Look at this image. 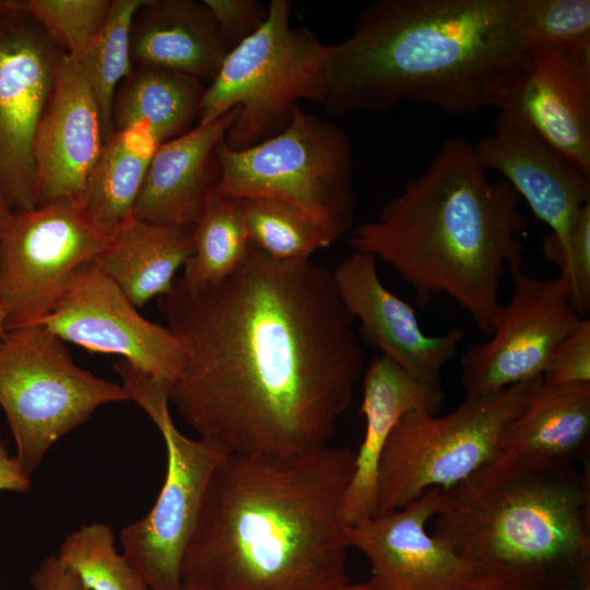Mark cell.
<instances>
[{"label": "cell", "instance_id": "6da1fadb", "mask_svg": "<svg viewBox=\"0 0 590 590\" xmlns=\"http://www.w3.org/2000/svg\"><path fill=\"white\" fill-rule=\"evenodd\" d=\"M157 307L182 349L169 402L198 437L228 455L330 445L366 367L331 271L250 243L227 278L178 279Z\"/></svg>", "mask_w": 590, "mask_h": 590}, {"label": "cell", "instance_id": "7a4b0ae2", "mask_svg": "<svg viewBox=\"0 0 590 590\" xmlns=\"http://www.w3.org/2000/svg\"><path fill=\"white\" fill-rule=\"evenodd\" d=\"M350 447L292 456L227 455L182 563L205 590H343L351 579L343 500Z\"/></svg>", "mask_w": 590, "mask_h": 590}, {"label": "cell", "instance_id": "3957f363", "mask_svg": "<svg viewBox=\"0 0 590 590\" xmlns=\"http://www.w3.org/2000/svg\"><path fill=\"white\" fill-rule=\"evenodd\" d=\"M527 0H375L352 34L329 45L331 115L410 102L464 115L499 109L524 72Z\"/></svg>", "mask_w": 590, "mask_h": 590}, {"label": "cell", "instance_id": "277c9868", "mask_svg": "<svg viewBox=\"0 0 590 590\" xmlns=\"http://www.w3.org/2000/svg\"><path fill=\"white\" fill-rule=\"evenodd\" d=\"M520 203L506 180L488 178L474 144L457 135L374 221L352 232L350 244L389 264L418 304L446 295L491 335L502 280L524 267L520 235L528 220Z\"/></svg>", "mask_w": 590, "mask_h": 590}, {"label": "cell", "instance_id": "5b68a950", "mask_svg": "<svg viewBox=\"0 0 590 590\" xmlns=\"http://www.w3.org/2000/svg\"><path fill=\"white\" fill-rule=\"evenodd\" d=\"M433 534L502 588L570 590L590 566L589 469L494 459L444 492Z\"/></svg>", "mask_w": 590, "mask_h": 590}, {"label": "cell", "instance_id": "8992f818", "mask_svg": "<svg viewBox=\"0 0 590 590\" xmlns=\"http://www.w3.org/2000/svg\"><path fill=\"white\" fill-rule=\"evenodd\" d=\"M290 15L288 0H272L263 24L229 49L204 88L198 123L238 108L224 140L233 150L278 134L299 101L322 102L329 45L306 26H292Z\"/></svg>", "mask_w": 590, "mask_h": 590}, {"label": "cell", "instance_id": "52a82bcc", "mask_svg": "<svg viewBox=\"0 0 590 590\" xmlns=\"http://www.w3.org/2000/svg\"><path fill=\"white\" fill-rule=\"evenodd\" d=\"M541 384L540 376L491 394L464 397L441 416L420 411L402 415L379 460L376 515L403 508L429 488L447 492L492 462L505 429Z\"/></svg>", "mask_w": 590, "mask_h": 590}, {"label": "cell", "instance_id": "ba28073f", "mask_svg": "<svg viewBox=\"0 0 590 590\" xmlns=\"http://www.w3.org/2000/svg\"><path fill=\"white\" fill-rule=\"evenodd\" d=\"M217 156L216 194L291 203L316 219L334 240L352 226V150L339 125L307 114L298 105L278 134L240 150L223 141Z\"/></svg>", "mask_w": 590, "mask_h": 590}, {"label": "cell", "instance_id": "9c48e42d", "mask_svg": "<svg viewBox=\"0 0 590 590\" xmlns=\"http://www.w3.org/2000/svg\"><path fill=\"white\" fill-rule=\"evenodd\" d=\"M114 369L129 400L160 430L166 449V473L157 498L142 518L120 533L122 553L150 590H181L184 557L196 529L211 479L228 455L219 445L184 435L169 411V384L125 359Z\"/></svg>", "mask_w": 590, "mask_h": 590}, {"label": "cell", "instance_id": "30bf717a", "mask_svg": "<svg viewBox=\"0 0 590 590\" xmlns=\"http://www.w3.org/2000/svg\"><path fill=\"white\" fill-rule=\"evenodd\" d=\"M123 401L121 385L79 367L42 323L9 329L0 341V406L30 476L56 441L99 406Z\"/></svg>", "mask_w": 590, "mask_h": 590}, {"label": "cell", "instance_id": "8fae6325", "mask_svg": "<svg viewBox=\"0 0 590 590\" xmlns=\"http://www.w3.org/2000/svg\"><path fill=\"white\" fill-rule=\"evenodd\" d=\"M111 238L79 200L14 212L0 235V300L7 330L43 320L73 274L93 262Z\"/></svg>", "mask_w": 590, "mask_h": 590}, {"label": "cell", "instance_id": "7c38bea8", "mask_svg": "<svg viewBox=\"0 0 590 590\" xmlns=\"http://www.w3.org/2000/svg\"><path fill=\"white\" fill-rule=\"evenodd\" d=\"M511 295L496 315L487 341L471 345L460 358L465 397H481L542 376L556 345L583 319L559 275L540 279L523 267L509 269Z\"/></svg>", "mask_w": 590, "mask_h": 590}, {"label": "cell", "instance_id": "4fadbf2b", "mask_svg": "<svg viewBox=\"0 0 590 590\" xmlns=\"http://www.w3.org/2000/svg\"><path fill=\"white\" fill-rule=\"evenodd\" d=\"M66 51L25 9L0 15V196L37 206L34 137Z\"/></svg>", "mask_w": 590, "mask_h": 590}, {"label": "cell", "instance_id": "5bb4252c", "mask_svg": "<svg viewBox=\"0 0 590 590\" xmlns=\"http://www.w3.org/2000/svg\"><path fill=\"white\" fill-rule=\"evenodd\" d=\"M444 491L429 488L410 505L346 524L351 548L370 565L369 590H500L494 580L425 526Z\"/></svg>", "mask_w": 590, "mask_h": 590}, {"label": "cell", "instance_id": "9a60e30c", "mask_svg": "<svg viewBox=\"0 0 590 590\" xmlns=\"http://www.w3.org/2000/svg\"><path fill=\"white\" fill-rule=\"evenodd\" d=\"M38 323L63 342L119 355L169 385L181 366L182 349L176 335L167 327L142 317L93 262L73 274L50 312Z\"/></svg>", "mask_w": 590, "mask_h": 590}, {"label": "cell", "instance_id": "2e32d148", "mask_svg": "<svg viewBox=\"0 0 590 590\" xmlns=\"http://www.w3.org/2000/svg\"><path fill=\"white\" fill-rule=\"evenodd\" d=\"M498 111L526 122L590 177V37L531 47Z\"/></svg>", "mask_w": 590, "mask_h": 590}, {"label": "cell", "instance_id": "e0dca14e", "mask_svg": "<svg viewBox=\"0 0 590 590\" xmlns=\"http://www.w3.org/2000/svg\"><path fill=\"white\" fill-rule=\"evenodd\" d=\"M376 261L353 250L331 271L344 308L358 320L366 344L406 371L440 382V371L456 355L464 331L425 334L414 308L381 283Z\"/></svg>", "mask_w": 590, "mask_h": 590}, {"label": "cell", "instance_id": "ac0fdd59", "mask_svg": "<svg viewBox=\"0 0 590 590\" xmlns=\"http://www.w3.org/2000/svg\"><path fill=\"white\" fill-rule=\"evenodd\" d=\"M103 146L101 114L86 73L66 52L34 137L37 206L79 200Z\"/></svg>", "mask_w": 590, "mask_h": 590}, {"label": "cell", "instance_id": "d6986e66", "mask_svg": "<svg viewBox=\"0 0 590 590\" xmlns=\"http://www.w3.org/2000/svg\"><path fill=\"white\" fill-rule=\"evenodd\" d=\"M474 148L481 165L499 173L550 233L568 238L580 211L590 204L589 176L505 111Z\"/></svg>", "mask_w": 590, "mask_h": 590}, {"label": "cell", "instance_id": "ffe728a7", "mask_svg": "<svg viewBox=\"0 0 590 590\" xmlns=\"http://www.w3.org/2000/svg\"><path fill=\"white\" fill-rule=\"evenodd\" d=\"M238 108L197 123L187 133L161 143L150 163L134 206V219L191 228L220 180L219 145Z\"/></svg>", "mask_w": 590, "mask_h": 590}, {"label": "cell", "instance_id": "44dd1931", "mask_svg": "<svg viewBox=\"0 0 590 590\" xmlns=\"http://www.w3.org/2000/svg\"><path fill=\"white\" fill-rule=\"evenodd\" d=\"M444 402L440 382L420 378L381 354L366 364L361 405L365 433L343 500L347 524L376 515L379 460L401 416L410 411L438 414Z\"/></svg>", "mask_w": 590, "mask_h": 590}, {"label": "cell", "instance_id": "7402d4cb", "mask_svg": "<svg viewBox=\"0 0 590 590\" xmlns=\"http://www.w3.org/2000/svg\"><path fill=\"white\" fill-rule=\"evenodd\" d=\"M229 49L203 0H143L132 19L134 67L172 70L210 83Z\"/></svg>", "mask_w": 590, "mask_h": 590}, {"label": "cell", "instance_id": "603a6c76", "mask_svg": "<svg viewBox=\"0 0 590 590\" xmlns=\"http://www.w3.org/2000/svg\"><path fill=\"white\" fill-rule=\"evenodd\" d=\"M590 438V384H542L507 426L495 459L519 465L574 464Z\"/></svg>", "mask_w": 590, "mask_h": 590}, {"label": "cell", "instance_id": "cb8c5ba5", "mask_svg": "<svg viewBox=\"0 0 590 590\" xmlns=\"http://www.w3.org/2000/svg\"><path fill=\"white\" fill-rule=\"evenodd\" d=\"M192 250L191 228L134 220L93 263L140 308L173 290Z\"/></svg>", "mask_w": 590, "mask_h": 590}, {"label": "cell", "instance_id": "d4e9b609", "mask_svg": "<svg viewBox=\"0 0 590 590\" xmlns=\"http://www.w3.org/2000/svg\"><path fill=\"white\" fill-rule=\"evenodd\" d=\"M161 144L146 122L114 132L79 199L93 222L115 236L134 219V206L152 157Z\"/></svg>", "mask_w": 590, "mask_h": 590}, {"label": "cell", "instance_id": "484cf974", "mask_svg": "<svg viewBox=\"0 0 590 590\" xmlns=\"http://www.w3.org/2000/svg\"><path fill=\"white\" fill-rule=\"evenodd\" d=\"M204 88L199 80L176 71L133 67L114 97V130L146 122L161 143L178 138L199 120Z\"/></svg>", "mask_w": 590, "mask_h": 590}, {"label": "cell", "instance_id": "4316f807", "mask_svg": "<svg viewBox=\"0 0 590 590\" xmlns=\"http://www.w3.org/2000/svg\"><path fill=\"white\" fill-rule=\"evenodd\" d=\"M192 253L184 266L186 284L219 282L244 261L250 240L239 200L216 193L191 226Z\"/></svg>", "mask_w": 590, "mask_h": 590}, {"label": "cell", "instance_id": "83f0119b", "mask_svg": "<svg viewBox=\"0 0 590 590\" xmlns=\"http://www.w3.org/2000/svg\"><path fill=\"white\" fill-rule=\"evenodd\" d=\"M250 243L282 261L310 260L335 240L310 214L269 198L238 199Z\"/></svg>", "mask_w": 590, "mask_h": 590}, {"label": "cell", "instance_id": "f1b7e54d", "mask_svg": "<svg viewBox=\"0 0 590 590\" xmlns=\"http://www.w3.org/2000/svg\"><path fill=\"white\" fill-rule=\"evenodd\" d=\"M142 2L111 0L101 31L79 59L99 109L104 143L115 132L111 111L116 91L134 67L131 58V24Z\"/></svg>", "mask_w": 590, "mask_h": 590}, {"label": "cell", "instance_id": "f546056e", "mask_svg": "<svg viewBox=\"0 0 590 590\" xmlns=\"http://www.w3.org/2000/svg\"><path fill=\"white\" fill-rule=\"evenodd\" d=\"M87 590H150L142 575L115 546L110 527L93 521L68 534L57 554Z\"/></svg>", "mask_w": 590, "mask_h": 590}, {"label": "cell", "instance_id": "4dcf8cb0", "mask_svg": "<svg viewBox=\"0 0 590 590\" xmlns=\"http://www.w3.org/2000/svg\"><path fill=\"white\" fill-rule=\"evenodd\" d=\"M111 0H26L25 11L63 48L80 59L101 31Z\"/></svg>", "mask_w": 590, "mask_h": 590}, {"label": "cell", "instance_id": "1f68e13d", "mask_svg": "<svg viewBox=\"0 0 590 590\" xmlns=\"http://www.w3.org/2000/svg\"><path fill=\"white\" fill-rule=\"evenodd\" d=\"M541 252L559 270L558 275L568 284L571 305L586 318L590 310V204L580 211L568 238L545 234Z\"/></svg>", "mask_w": 590, "mask_h": 590}, {"label": "cell", "instance_id": "d6a6232c", "mask_svg": "<svg viewBox=\"0 0 590 590\" xmlns=\"http://www.w3.org/2000/svg\"><path fill=\"white\" fill-rule=\"evenodd\" d=\"M523 35L530 48L590 37V1L527 0Z\"/></svg>", "mask_w": 590, "mask_h": 590}, {"label": "cell", "instance_id": "836d02e7", "mask_svg": "<svg viewBox=\"0 0 590 590\" xmlns=\"http://www.w3.org/2000/svg\"><path fill=\"white\" fill-rule=\"evenodd\" d=\"M541 377L550 386L590 384L589 319L556 345Z\"/></svg>", "mask_w": 590, "mask_h": 590}, {"label": "cell", "instance_id": "e575fe53", "mask_svg": "<svg viewBox=\"0 0 590 590\" xmlns=\"http://www.w3.org/2000/svg\"><path fill=\"white\" fill-rule=\"evenodd\" d=\"M231 48L253 34L266 21L268 7L257 0H203Z\"/></svg>", "mask_w": 590, "mask_h": 590}, {"label": "cell", "instance_id": "d590c367", "mask_svg": "<svg viewBox=\"0 0 590 590\" xmlns=\"http://www.w3.org/2000/svg\"><path fill=\"white\" fill-rule=\"evenodd\" d=\"M30 582L35 590H87L81 579L51 555L43 559L31 574Z\"/></svg>", "mask_w": 590, "mask_h": 590}, {"label": "cell", "instance_id": "8d00e7d4", "mask_svg": "<svg viewBox=\"0 0 590 590\" xmlns=\"http://www.w3.org/2000/svg\"><path fill=\"white\" fill-rule=\"evenodd\" d=\"M31 488V476L15 456H11L0 436V491L24 493Z\"/></svg>", "mask_w": 590, "mask_h": 590}, {"label": "cell", "instance_id": "74e56055", "mask_svg": "<svg viewBox=\"0 0 590 590\" xmlns=\"http://www.w3.org/2000/svg\"><path fill=\"white\" fill-rule=\"evenodd\" d=\"M13 210L9 206V204L4 201V199L0 196V235L8 226L9 222L11 221L13 216Z\"/></svg>", "mask_w": 590, "mask_h": 590}, {"label": "cell", "instance_id": "f35d334b", "mask_svg": "<svg viewBox=\"0 0 590 590\" xmlns=\"http://www.w3.org/2000/svg\"><path fill=\"white\" fill-rule=\"evenodd\" d=\"M570 590H590V566L580 573Z\"/></svg>", "mask_w": 590, "mask_h": 590}, {"label": "cell", "instance_id": "ab89813d", "mask_svg": "<svg viewBox=\"0 0 590 590\" xmlns=\"http://www.w3.org/2000/svg\"><path fill=\"white\" fill-rule=\"evenodd\" d=\"M23 9H25L24 1L0 0V15L8 12L16 11V10H23Z\"/></svg>", "mask_w": 590, "mask_h": 590}, {"label": "cell", "instance_id": "60d3db41", "mask_svg": "<svg viewBox=\"0 0 590 590\" xmlns=\"http://www.w3.org/2000/svg\"><path fill=\"white\" fill-rule=\"evenodd\" d=\"M7 332V311L0 300V341Z\"/></svg>", "mask_w": 590, "mask_h": 590}, {"label": "cell", "instance_id": "b9f144b4", "mask_svg": "<svg viewBox=\"0 0 590 590\" xmlns=\"http://www.w3.org/2000/svg\"><path fill=\"white\" fill-rule=\"evenodd\" d=\"M343 590H369L367 582L349 583Z\"/></svg>", "mask_w": 590, "mask_h": 590}, {"label": "cell", "instance_id": "7bdbcfd3", "mask_svg": "<svg viewBox=\"0 0 590 590\" xmlns=\"http://www.w3.org/2000/svg\"><path fill=\"white\" fill-rule=\"evenodd\" d=\"M500 590H566V589H551V588H533V587H514L503 588Z\"/></svg>", "mask_w": 590, "mask_h": 590}, {"label": "cell", "instance_id": "ee69618b", "mask_svg": "<svg viewBox=\"0 0 590 590\" xmlns=\"http://www.w3.org/2000/svg\"><path fill=\"white\" fill-rule=\"evenodd\" d=\"M181 590H205V589H203V588H201L199 586L189 583V582H184Z\"/></svg>", "mask_w": 590, "mask_h": 590}]
</instances>
